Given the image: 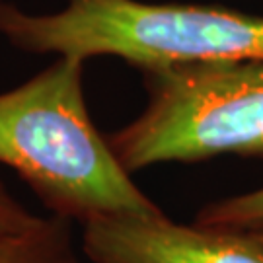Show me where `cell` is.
Instances as JSON below:
<instances>
[{
    "label": "cell",
    "mask_w": 263,
    "mask_h": 263,
    "mask_svg": "<svg viewBox=\"0 0 263 263\" xmlns=\"http://www.w3.org/2000/svg\"><path fill=\"white\" fill-rule=\"evenodd\" d=\"M146 109L109 139L129 174L220 154L263 158V61L144 70Z\"/></svg>",
    "instance_id": "3957f363"
},
{
    "label": "cell",
    "mask_w": 263,
    "mask_h": 263,
    "mask_svg": "<svg viewBox=\"0 0 263 263\" xmlns=\"http://www.w3.org/2000/svg\"><path fill=\"white\" fill-rule=\"evenodd\" d=\"M0 33L31 53L111 55L142 70L263 61V16L218 6L68 0L57 14L29 16L0 2Z\"/></svg>",
    "instance_id": "7a4b0ae2"
},
{
    "label": "cell",
    "mask_w": 263,
    "mask_h": 263,
    "mask_svg": "<svg viewBox=\"0 0 263 263\" xmlns=\"http://www.w3.org/2000/svg\"><path fill=\"white\" fill-rule=\"evenodd\" d=\"M37 216L28 213L0 183V232L18 230L31 224Z\"/></svg>",
    "instance_id": "52a82bcc"
},
{
    "label": "cell",
    "mask_w": 263,
    "mask_h": 263,
    "mask_svg": "<svg viewBox=\"0 0 263 263\" xmlns=\"http://www.w3.org/2000/svg\"><path fill=\"white\" fill-rule=\"evenodd\" d=\"M84 226V252L94 263H263V244L250 230L185 226L162 213Z\"/></svg>",
    "instance_id": "277c9868"
},
{
    "label": "cell",
    "mask_w": 263,
    "mask_h": 263,
    "mask_svg": "<svg viewBox=\"0 0 263 263\" xmlns=\"http://www.w3.org/2000/svg\"><path fill=\"white\" fill-rule=\"evenodd\" d=\"M82 68L84 59L59 57L0 94V162L65 218L160 215L90 119Z\"/></svg>",
    "instance_id": "6da1fadb"
},
{
    "label": "cell",
    "mask_w": 263,
    "mask_h": 263,
    "mask_svg": "<svg viewBox=\"0 0 263 263\" xmlns=\"http://www.w3.org/2000/svg\"><path fill=\"white\" fill-rule=\"evenodd\" d=\"M197 224L228 228V230H254L263 224V187L252 193L236 195L203 209Z\"/></svg>",
    "instance_id": "8992f818"
},
{
    "label": "cell",
    "mask_w": 263,
    "mask_h": 263,
    "mask_svg": "<svg viewBox=\"0 0 263 263\" xmlns=\"http://www.w3.org/2000/svg\"><path fill=\"white\" fill-rule=\"evenodd\" d=\"M0 263H80L70 244L68 218L37 216L24 228L0 232Z\"/></svg>",
    "instance_id": "5b68a950"
},
{
    "label": "cell",
    "mask_w": 263,
    "mask_h": 263,
    "mask_svg": "<svg viewBox=\"0 0 263 263\" xmlns=\"http://www.w3.org/2000/svg\"><path fill=\"white\" fill-rule=\"evenodd\" d=\"M250 232H252V234H254L255 238H257V240H259V242L263 244V224L257 226V228H254V230H250Z\"/></svg>",
    "instance_id": "ba28073f"
}]
</instances>
